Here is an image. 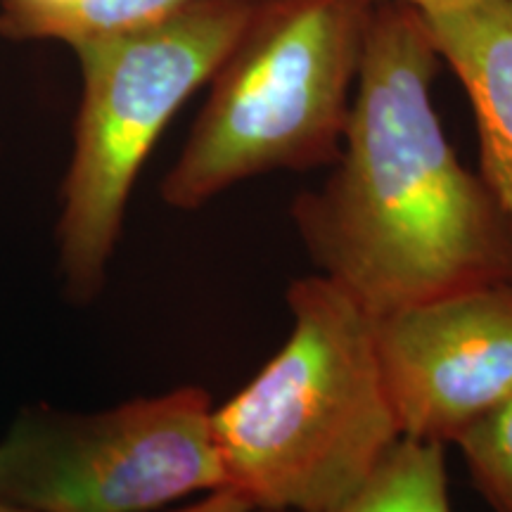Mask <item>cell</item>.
I'll list each match as a JSON object with an SVG mask.
<instances>
[{"instance_id": "obj_1", "label": "cell", "mask_w": 512, "mask_h": 512, "mask_svg": "<svg viewBox=\"0 0 512 512\" xmlns=\"http://www.w3.org/2000/svg\"><path fill=\"white\" fill-rule=\"evenodd\" d=\"M420 10L373 3L332 174L292 204L311 261L373 316L512 283V228L448 145Z\"/></svg>"}, {"instance_id": "obj_10", "label": "cell", "mask_w": 512, "mask_h": 512, "mask_svg": "<svg viewBox=\"0 0 512 512\" xmlns=\"http://www.w3.org/2000/svg\"><path fill=\"white\" fill-rule=\"evenodd\" d=\"M477 491L494 512H512V396L456 439Z\"/></svg>"}, {"instance_id": "obj_8", "label": "cell", "mask_w": 512, "mask_h": 512, "mask_svg": "<svg viewBox=\"0 0 512 512\" xmlns=\"http://www.w3.org/2000/svg\"><path fill=\"white\" fill-rule=\"evenodd\" d=\"M192 0H0V34L10 41H76L147 27Z\"/></svg>"}, {"instance_id": "obj_13", "label": "cell", "mask_w": 512, "mask_h": 512, "mask_svg": "<svg viewBox=\"0 0 512 512\" xmlns=\"http://www.w3.org/2000/svg\"><path fill=\"white\" fill-rule=\"evenodd\" d=\"M0 512H36V510H29V508H22V505H15V503H8L0 498Z\"/></svg>"}, {"instance_id": "obj_5", "label": "cell", "mask_w": 512, "mask_h": 512, "mask_svg": "<svg viewBox=\"0 0 512 512\" xmlns=\"http://www.w3.org/2000/svg\"><path fill=\"white\" fill-rule=\"evenodd\" d=\"M202 387L100 413L36 403L0 441V498L36 512H152L223 489Z\"/></svg>"}, {"instance_id": "obj_11", "label": "cell", "mask_w": 512, "mask_h": 512, "mask_svg": "<svg viewBox=\"0 0 512 512\" xmlns=\"http://www.w3.org/2000/svg\"><path fill=\"white\" fill-rule=\"evenodd\" d=\"M152 512H264L256 508L254 503H249L245 496L235 494L230 489H214L207 491L200 501L181 505L174 510H152Z\"/></svg>"}, {"instance_id": "obj_2", "label": "cell", "mask_w": 512, "mask_h": 512, "mask_svg": "<svg viewBox=\"0 0 512 512\" xmlns=\"http://www.w3.org/2000/svg\"><path fill=\"white\" fill-rule=\"evenodd\" d=\"M292 332L211 413L223 489L264 512H325L401 439L375 351V316L325 275L287 290Z\"/></svg>"}, {"instance_id": "obj_12", "label": "cell", "mask_w": 512, "mask_h": 512, "mask_svg": "<svg viewBox=\"0 0 512 512\" xmlns=\"http://www.w3.org/2000/svg\"><path fill=\"white\" fill-rule=\"evenodd\" d=\"M375 3H382V0H375ZM392 3L411 5V8L420 12H444V10L467 8V5L482 3V0H392Z\"/></svg>"}, {"instance_id": "obj_6", "label": "cell", "mask_w": 512, "mask_h": 512, "mask_svg": "<svg viewBox=\"0 0 512 512\" xmlns=\"http://www.w3.org/2000/svg\"><path fill=\"white\" fill-rule=\"evenodd\" d=\"M375 351L401 437L456 441L512 396V283L375 316Z\"/></svg>"}, {"instance_id": "obj_7", "label": "cell", "mask_w": 512, "mask_h": 512, "mask_svg": "<svg viewBox=\"0 0 512 512\" xmlns=\"http://www.w3.org/2000/svg\"><path fill=\"white\" fill-rule=\"evenodd\" d=\"M475 112L482 176L512 228V0L422 12Z\"/></svg>"}, {"instance_id": "obj_4", "label": "cell", "mask_w": 512, "mask_h": 512, "mask_svg": "<svg viewBox=\"0 0 512 512\" xmlns=\"http://www.w3.org/2000/svg\"><path fill=\"white\" fill-rule=\"evenodd\" d=\"M256 0H192L147 27L72 43L83 93L55 226L69 302L102 292L126 204L164 126L211 79Z\"/></svg>"}, {"instance_id": "obj_3", "label": "cell", "mask_w": 512, "mask_h": 512, "mask_svg": "<svg viewBox=\"0 0 512 512\" xmlns=\"http://www.w3.org/2000/svg\"><path fill=\"white\" fill-rule=\"evenodd\" d=\"M375 0H256L211 74L181 157L162 183L192 211L273 171L332 164L347 131Z\"/></svg>"}, {"instance_id": "obj_9", "label": "cell", "mask_w": 512, "mask_h": 512, "mask_svg": "<svg viewBox=\"0 0 512 512\" xmlns=\"http://www.w3.org/2000/svg\"><path fill=\"white\" fill-rule=\"evenodd\" d=\"M325 512H453L444 444L401 437L347 501Z\"/></svg>"}]
</instances>
